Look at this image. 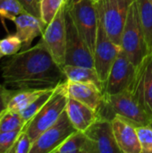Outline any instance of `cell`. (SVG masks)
<instances>
[{
    "label": "cell",
    "mask_w": 152,
    "mask_h": 153,
    "mask_svg": "<svg viewBox=\"0 0 152 153\" xmlns=\"http://www.w3.org/2000/svg\"><path fill=\"white\" fill-rule=\"evenodd\" d=\"M56 87L48 88L47 89L39 98H37L28 108H26L24 110H22L21 113L22 117L24 121V128L27 126V124L31 120V118L39 111V109L49 100V99L52 97L53 93L55 92ZM24 131V130H23Z\"/></svg>",
    "instance_id": "21"
},
{
    "label": "cell",
    "mask_w": 152,
    "mask_h": 153,
    "mask_svg": "<svg viewBox=\"0 0 152 153\" xmlns=\"http://www.w3.org/2000/svg\"><path fill=\"white\" fill-rule=\"evenodd\" d=\"M22 132V129L8 132H0V153L10 152L12 147L13 146L15 141Z\"/></svg>",
    "instance_id": "28"
},
{
    "label": "cell",
    "mask_w": 152,
    "mask_h": 153,
    "mask_svg": "<svg viewBox=\"0 0 152 153\" xmlns=\"http://www.w3.org/2000/svg\"><path fill=\"white\" fill-rule=\"evenodd\" d=\"M78 0H67L66 1V5L67 6H70V5H72L73 4H74L75 2H77Z\"/></svg>",
    "instance_id": "32"
},
{
    "label": "cell",
    "mask_w": 152,
    "mask_h": 153,
    "mask_svg": "<svg viewBox=\"0 0 152 153\" xmlns=\"http://www.w3.org/2000/svg\"><path fill=\"white\" fill-rule=\"evenodd\" d=\"M93 2H95V3H99V2H100V1H102V0H92Z\"/></svg>",
    "instance_id": "34"
},
{
    "label": "cell",
    "mask_w": 152,
    "mask_h": 153,
    "mask_svg": "<svg viewBox=\"0 0 152 153\" xmlns=\"http://www.w3.org/2000/svg\"><path fill=\"white\" fill-rule=\"evenodd\" d=\"M120 47L132 63L138 66L148 55L137 4H132L121 35Z\"/></svg>",
    "instance_id": "4"
},
{
    "label": "cell",
    "mask_w": 152,
    "mask_h": 153,
    "mask_svg": "<svg viewBox=\"0 0 152 153\" xmlns=\"http://www.w3.org/2000/svg\"><path fill=\"white\" fill-rule=\"evenodd\" d=\"M65 111L77 131H86L98 119V114L95 109L70 97Z\"/></svg>",
    "instance_id": "16"
},
{
    "label": "cell",
    "mask_w": 152,
    "mask_h": 153,
    "mask_svg": "<svg viewBox=\"0 0 152 153\" xmlns=\"http://www.w3.org/2000/svg\"><path fill=\"white\" fill-rule=\"evenodd\" d=\"M0 48L4 56H13L22 48V42L16 34H10L0 39Z\"/></svg>",
    "instance_id": "26"
},
{
    "label": "cell",
    "mask_w": 152,
    "mask_h": 153,
    "mask_svg": "<svg viewBox=\"0 0 152 153\" xmlns=\"http://www.w3.org/2000/svg\"><path fill=\"white\" fill-rule=\"evenodd\" d=\"M26 12L18 0H0V18L13 21L17 15Z\"/></svg>",
    "instance_id": "24"
},
{
    "label": "cell",
    "mask_w": 152,
    "mask_h": 153,
    "mask_svg": "<svg viewBox=\"0 0 152 153\" xmlns=\"http://www.w3.org/2000/svg\"><path fill=\"white\" fill-rule=\"evenodd\" d=\"M111 123L115 139L121 153H142L135 125L120 116H116Z\"/></svg>",
    "instance_id": "13"
},
{
    "label": "cell",
    "mask_w": 152,
    "mask_h": 153,
    "mask_svg": "<svg viewBox=\"0 0 152 153\" xmlns=\"http://www.w3.org/2000/svg\"><path fill=\"white\" fill-rule=\"evenodd\" d=\"M148 54L152 52V0H135Z\"/></svg>",
    "instance_id": "20"
},
{
    "label": "cell",
    "mask_w": 152,
    "mask_h": 153,
    "mask_svg": "<svg viewBox=\"0 0 152 153\" xmlns=\"http://www.w3.org/2000/svg\"><path fill=\"white\" fill-rule=\"evenodd\" d=\"M67 91L73 98L83 104L98 110L104 96V91L98 85L90 82H78L66 81Z\"/></svg>",
    "instance_id": "15"
},
{
    "label": "cell",
    "mask_w": 152,
    "mask_h": 153,
    "mask_svg": "<svg viewBox=\"0 0 152 153\" xmlns=\"http://www.w3.org/2000/svg\"><path fill=\"white\" fill-rule=\"evenodd\" d=\"M67 0H40V19L47 25L56 16L60 8L66 4Z\"/></svg>",
    "instance_id": "23"
},
{
    "label": "cell",
    "mask_w": 152,
    "mask_h": 153,
    "mask_svg": "<svg viewBox=\"0 0 152 153\" xmlns=\"http://www.w3.org/2000/svg\"><path fill=\"white\" fill-rule=\"evenodd\" d=\"M53 153H90V144L84 132L75 131Z\"/></svg>",
    "instance_id": "18"
},
{
    "label": "cell",
    "mask_w": 152,
    "mask_h": 153,
    "mask_svg": "<svg viewBox=\"0 0 152 153\" xmlns=\"http://www.w3.org/2000/svg\"><path fill=\"white\" fill-rule=\"evenodd\" d=\"M24 130V121L20 112L5 110L0 115V132Z\"/></svg>",
    "instance_id": "22"
},
{
    "label": "cell",
    "mask_w": 152,
    "mask_h": 153,
    "mask_svg": "<svg viewBox=\"0 0 152 153\" xmlns=\"http://www.w3.org/2000/svg\"><path fill=\"white\" fill-rule=\"evenodd\" d=\"M150 125H151V126H152V121H151V124H150Z\"/></svg>",
    "instance_id": "35"
},
{
    "label": "cell",
    "mask_w": 152,
    "mask_h": 153,
    "mask_svg": "<svg viewBox=\"0 0 152 153\" xmlns=\"http://www.w3.org/2000/svg\"><path fill=\"white\" fill-rule=\"evenodd\" d=\"M137 68L121 48L105 82L104 93L113 95L127 89L136 77Z\"/></svg>",
    "instance_id": "11"
},
{
    "label": "cell",
    "mask_w": 152,
    "mask_h": 153,
    "mask_svg": "<svg viewBox=\"0 0 152 153\" xmlns=\"http://www.w3.org/2000/svg\"><path fill=\"white\" fill-rule=\"evenodd\" d=\"M24 10L39 18H40L39 0H18Z\"/></svg>",
    "instance_id": "31"
},
{
    "label": "cell",
    "mask_w": 152,
    "mask_h": 153,
    "mask_svg": "<svg viewBox=\"0 0 152 153\" xmlns=\"http://www.w3.org/2000/svg\"><path fill=\"white\" fill-rule=\"evenodd\" d=\"M47 89H16V91L12 97L6 110L22 112Z\"/></svg>",
    "instance_id": "19"
},
{
    "label": "cell",
    "mask_w": 152,
    "mask_h": 153,
    "mask_svg": "<svg viewBox=\"0 0 152 153\" xmlns=\"http://www.w3.org/2000/svg\"><path fill=\"white\" fill-rule=\"evenodd\" d=\"M3 56H4V55H3V53H2V51H1V48H0V59H1Z\"/></svg>",
    "instance_id": "33"
},
{
    "label": "cell",
    "mask_w": 152,
    "mask_h": 153,
    "mask_svg": "<svg viewBox=\"0 0 152 153\" xmlns=\"http://www.w3.org/2000/svg\"><path fill=\"white\" fill-rule=\"evenodd\" d=\"M90 144V153H121L109 120L98 118L84 131Z\"/></svg>",
    "instance_id": "12"
},
{
    "label": "cell",
    "mask_w": 152,
    "mask_h": 153,
    "mask_svg": "<svg viewBox=\"0 0 152 153\" xmlns=\"http://www.w3.org/2000/svg\"><path fill=\"white\" fill-rule=\"evenodd\" d=\"M97 114L98 118L109 121L116 116H120L136 126L151 123L152 111L146 100L144 91L143 61L138 65L136 77L127 89L113 95L104 93Z\"/></svg>",
    "instance_id": "2"
},
{
    "label": "cell",
    "mask_w": 152,
    "mask_h": 153,
    "mask_svg": "<svg viewBox=\"0 0 152 153\" xmlns=\"http://www.w3.org/2000/svg\"><path fill=\"white\" fill-rule=\"evenodd\" d=\"M4 84L13 89H47L67 81L63 68L39 40L10 56L1 65Z\"/></svg>",
    "instance_id": "1"
},
{
    "label": "cell",
    "mask_w": 152,
    "mask_h": 153,
    "mask_svg": "<svg viewBox=\"0 0 152 153\" xmlns=\"http://www.w3.org/2000/svg\"><path fill=\"white\" fill-rule=\"evenodd\" d=\"M143 82L146 100L152 111V52L143 59Z\"/></svg>",
    "instance_id": "25"
},
{
    "label": "cell",
    "mask_w": 152,
    "mask_h": 153,
    "mask_svg": "<svg viewBox=\"0 0 152 153\" xmlns=\"http://www.w3.org/2000/svg\"><path fill=\"white\" fill-rule=\"evenodd\" d=\"M121 51L120 45L113 41L107 34L101 19L99 20L98 34L94 51L92 53L94 68L96 69L101 82L104 83L107 82L110 69L116 59L118 54Z\"/></svg>",
    "instance_id": "8"
},
{
    "label": "cell",
    "mask_w": 152,
    "mask_h": 153,
    "mask_svg": "<svg viewBox=\"0 0 152 153\" xmlns=\"http://www.w3.org/2000/svg\"><path fill=\"white\" fill-rule=\"evenodd\" d=\"M66 56L65 65L94 67L93 56L77 30L66 7Z\"/></svg>",
    "instance_id": "10"
},
{
    "label": "cell",
    "mask_w": 152,
    "mask_h": 153,
    "mask_svg": "<svg viewBox=\"0 0 152 153\" xmlns=\"http://www.w3.org/2000/svg\"><path fill=\"white\" fill-rule=\"evenodd\" d=\"M63 71L67 81L94 83L104 91V83L101 82L94 67L65 65L63 66Z\"/></svg>",
    "instance_id": "17"
},
{
    "label": "cell",
    "mask_w": 152,
    "mask_h": 153,
    "mask_svg": "<svg viewBox=\"0 0 152 153\" xmlns=\"http://www.w3.org/2000/svg\"><path fill=\"white\" fill-rule=\"evenodd\" d=\"M68 100L69 94L65 81L56 86V91L49 100L25 126L24 131L31 139L32 143L45 130L57 121L65 110Z\"/></svg>",
    "instance_id": "3"
},
{
    "label": "cell",
    "mask_w": 152,
    "mask_h": 153,
    "mask_svg": "<svg viewBox=\"0 0 152 153\" xmlns=\"http://www.w3.org/2000/svg\"><path fill=\"white\" fill-rule=\"evenodd\" d=\"M66 7L81 36L93 53L99 20L97 3L92 0H78L70 6L66 5Z\"/></svg>",
    "instance_id": "5"
},
{
    "label": "cell",
    "mask_w": 152,
    "mask_h": 153,
    "mask_svg": "<svg viewBox=\"0 0 152 153\" xmlns=\"http://www.w3.org/2000/svg\"><path fill=\"white\" fill-rule=\"evenodd\" d=\"M13 22L16 28L15 34L22 42V50L30 48L34 39L41 36L47 26L40 18L28 12L20 13Z\"/></svg>",
    "instance_id": "14"
},
{
    "label": "cell",
    "mask_w": 152,
    "mask_h": 153,
    "mask_svg": "<svg viewBox=\"0 0 152 153\" xmlns=\"http://www.w3.org/2000/svg\"><path fill=\"white\" fill-rule=\"evenodd\" d=\"M137 134L142 153H152V126L145 125L137 126Z\"/></svg>",
    "instance_id": "27"
},
{
    "label": "cell",
    "mask_w": 152,
    "mask_h": 153,
    "mask_svg": "<svg viewBox=\"0 0 152 153\" xmlns=\"http://www.w3.org/2000/svg\"><path fill=\"white\" fill-rule=\"evenodd\" d=\"M31 146L32 141L24 131L20 134L9 153H30Z\"/></svg>",
    "instance_id": "29"
},
{
    "label": "cell",
    "mask_w": 152,
    "mask_h": 153,
    "mask_svg": "<svg viewBox=\"0 0 152 153\" xmlns=\"http://www.w3.org/2000/svg\"><path fill=\"white\" fill-rule=\"evenodd\" d=\"M133 2L134 0H102L97 3L99 14L107 34L118 45Z\"/></svg>",
    "instance_id": "6"
},
{
    "label": "cell",
    "mask_w": 152,
    "mask_h": 153,
    "mask_svg": "<svg viewBox=\"0 0 152 153\" xmlns=\"http://www.w3.org/2000/svg\"><path fill=\"white\" fill-rule=\"evenodd\" d=\"M39 3H40V0H39Z\"/></svg>",
    "instance_id": "36"
},
{
    "label": "cell",
    "mask_w": 152,
    "mask_h": 153,
    "mask_svg": "<svg viewBox=\"0 0 152 153\" xmlns=\"http://www.w3.org/2000/svg\"><path fill=\"white\" fill-rule=\"evenodd\" d=\"M16 89H7L4 84L0 83V115L8 108V104L15 93Z\"/></svg>",
    "instance_id": "30"
},
{
    "label": "cell",
    "mask_w": 152,
    "mask_h": 153,
    "mask_svg": "<svg viewBox=\"0 0 152 153\" xmlns=\"http://www.w3.org/2000/svg\"><path fill=\"white\" fill-rule=\"evenodd\" d=\"M66 4L57 12L46 26L40 41L47 48L54 60L63 68L66 56Z\"/></svg>",
    "instance_id": "7"
},
{
    "label": "cell",
    "mask_w": 152,
    "mask_h": 153,
    "mask_svg": "<svg viewBox=\"0 0 152 153\" xmlns=\"http://www.w3.org/2000/svg\"><path fill=\"white\" fill-rule=\"evenodd\" d=\"M75 131L77 130L65 110L57 121L33 142L30 153H53Z\"/></svg>",
    "instance_id": "9"
}]
</instances>
